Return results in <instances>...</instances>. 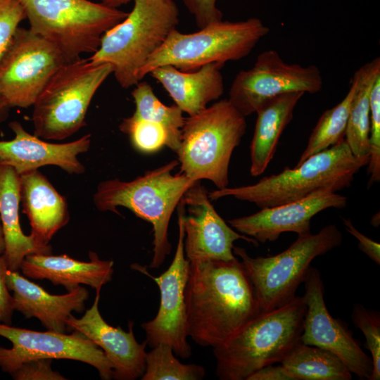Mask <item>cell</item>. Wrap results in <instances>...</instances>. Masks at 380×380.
I'll return each instance as SVG.
<instances>
[{"label":"cell","instance_id":"6da1fadb","mask_svg":"<svg viewBox=\"0 0 380 380\" xmlns=\"http://www.w3.org/2000/svg\"><path fill=\"white\" fill-rule=\"evenodd\" d=\"M186 332L201 346L215 347L260 313L241 262H189L184 290Z\"/></svg>","mask_w":380,"mask_h":380},{"label":"cell","instance_id":"7a4b0ae2","mask_svg":"<svg viewBox=\"0 0 380 380\" xmlns=\"http://www.w3.org/2000/svg\"><path fill=\"white\" fill-rule=\"evenodd\" d=\"M305 312L303 296H296L277 308L260 312L213 348L217 376L221 380H247L259 369L280 363L300 341Z\"/></svg>","mask_w":380,"mask_h":380},{"label":"cell","instance_id":"3957f363","mask_svg":"<svg viewBox=\"0 0 380 380\" xmlns=\"http://www.w3.org/2000/svg\"><path fill=\"white\" fill-rule=\"evenodd\" d=\"M369 162L357 158L345 139L303 160L293 169L286 167L278 174L265 177L257 183L238 187H225L208 193L210 200L232 196L270 208L305 198L315 192H337L349 187L355 175Z\"/></svg>","mask_w":380,"mask_h":380},{"label":"cell","instance_id":"277c9868","mask_svg":"<svg viewBox=\"0 0 380 380\" xmlns=\"http://www.w3.org/2000/svg\"><path fill=\"white\" fill-rule=\"evenodd\" d=\"M179 165L173 160L131 181L119 179L100 182L93 201L100 211L120 215L118 207L130 210L153 225V249L150 268H159L171 252L168 227L171 216L185 192L196 182L184 174H172Z\"/></svg>","mask_w":380,"mask_h":380},{"label":"cell","instance_id":"5b68a950","mask_svg":"<svg viewBox=\"0 0 380 380\" xmlns=\"http://www.w3.org/2000/svg\"><path fill=\"white\" fill-rule=\"evenodd\" d=\"M127 17L107 30L98 49L88 58L109 63L124 89L135 86L148 59L177 29L179 11L173 0H134Z\"/></svg>","mask_w":380,"mask_h":380},{"label":"cell","instance_id":"8992f818","mask_svg":"<svg viewBox=\"0 0 380 380\" xmlns=\"http://www.w3.org/2000/svg\"><path fill=\"white\" fill-rule=\"evenodd\" d=\"M246 129V117L227 99L185 118L178 156L180 173L194 181L208 179L227 187L232 153Z\"/></svg>","mask_w":380,"mask_h":380},{"label":"cell","instance_id":"52a82bcc","mask_svg":"<svg viewBox=\"0 0 380 380\" xmlns=\"http://www.w3.org/2000/svg\"><path fill=\"white\" fill-rule=\"evenodd\" d=\"M113 70L109 63L80 57L61 66L33 104L34 134L63 140L83 127L94 94Z\"/></svg>","mask_w":380,"mask_h":380},{"label":"cell","instance_id":"ba28073f","mask_svg":"<svg viewBox=\"0 0 380 380\" xmlns=\"http://www.w3.org/2000/svg\"><path fill=\"white\" fill-rule=\"evenodd\" d=\"M269 32V27L257 18L236 22L221 20L189 34L175 29L143 66L139 80L166 65L194 71L212 63L239 61L247 56Z\"/></svg>","mask_w":380,"mask_h":380},{"label":"cell","instance_id":"9c48e42d","mask_svg":"<svg viewBox=\"0 0 380 380\" xmlns=\"http://www.w3.org/2000/svg\"><path fill=\"white\" fill-rule=\"evenodd\" d=\"M342 241L341 232L331 224L317 234L298 235L288 248L275 255L253 258L238 246H234L233 253L240 258L252 284L259 312H263L292 300L312 261L338 247Z\"/></svg>","mask_w":380,"mask_h":380},{"label":"cell","instance_id":"30bf717a","mask_svg":"<svg viewBox=\"0 0 380 380\" xmlns=\"http://www.w3.org/2000/svg\"><path fill=\"white\" fill-rule=\"evenodd\" d=\"M30 30L69 60L94 53L101 37L128 13L89 0H19Z\"/></svg>","mask_w":380,"mask_h":380},{"label":"cell","instance_id":"8fae6325","mask_svg":"<svg viewBox=\"0 0 380 380\" xmlns=\"http://www.w3.org/2000/svg\"><path fill=\"white\" fill-rule=\"evenodd\" d=\"M53 44L18 27L0 58V93L11 108H28L56 70L70 61Z\"/></svg>","mask_w":380,"mask_h":380},{"label":"cell","instance_id":"7c38bea8","mask_svg":"<svg viewBox=\"0 0 380 380\" xmlns=\"http://www.w3.org/2000/svg\"><path fill=\"white\" fill-rule=\"evenodd\" d=\"M322 87L318 67L287 63L277 51L270 49L258 56L251 68L236 74L227 99L246 117L275 96L290 92L316 94Z\"/></svg>","mask_w":380,"mask_h":380},{"label":"cell","instance_id":"4fadbf2b","mask_svg":"<svg viewBox=\"0 0 380 380\" xmlns=\"http://www.w3.org/2000/svg\"><path fill=\"white\" fill-rule=\"evenodd\" d=\"M0 336L12 348L0 346V368L12 374L23 362L34 359L77 360L95 367L103 380L113 379V366L103 351L77 331L71 334L46 330L39 331L13 327L0 322Z\"/></svg>","mask_w":380,"mask_h":380},{"label":"cell","instance_id":"5bb4252c","mask_svg":"<svg viewBox=\"0 0 380 380\" xmlns=\"http://www.w3.org/2000/svg\"><path fill=\"white\" fill-rule=\"evenodd\" d=\"M303 282L306 312L300 341L332 353L360 379L370 380L372 359L363 351L348 326L329 313L319 271L310 267Z\"/></svg>","mask_w":380,"mask_h":380},{"label":"cell","instance_id":"9a60e30c","mask_svg":"<svg viewBox=\"0 0 380 380\" xmlns=\"http://www.w3.org/2000/svg\"><path fill=\"white\" fill-rule=\"evenodd\" d=\"M179 237L174 258L169 267L158 277L151 275L146 270L137 269L152 278L158 284L160 306L153 319L141 324L147 344L153 348L158 344L170 346L174 353L183 359L191 355V347L186 338L184 290L186 284L189 261L184 250V232L182 221L178 215Z\"/></svg>","mask_w":380,"mask_h":380},{"label":"cell","instance_id":"2e32d148","mask_svg":"<svg viewBox=\"0 0 380 380\" xmlns=\"http://www.w3.org/2000/svg\"><path fill=\"white\" fill-rule=\"evenodd\" d=\"M177 208L184 232V254L189 262L233 260L236 258L233 253L234 242L238 239L255 246L259 243L225 222L214 208L200 181L185 192Z\"/></svg>","mask_w":380,"mask_h":380},{"label":"cell","instance_id":"e0dca14e","mask_svg":"<svg viewBox=\"0 0 380 380\" xmlns=\"http://www.w3.org/2000/svg\"><path fill=\"white\" fill-rule=\"evenodd\" d=\"M346 204V196L321 191L295 201L261 208L254 214L229 220L228 223L239 233L265 243L276 241L284 232L310 233V222L315 215L330 208H344Z\"/></svg>","mask_w":380,"mask_h":380},{"label":"cell","instance_id":"ac0fdd59","mask_svg":"<svg viewBox=\"0 0 380 380\" xmlns=\"http://www.w3.org/2000/svg\"><path fill=\"white\" fill-rule=\"evenodd\" d=\"M101 289H96L92 305L81 318L69 317L67 329L82 334L103 351L113 366V379L134 380L141 377L146 368L147 341L137 342L133 322H129V329L125 331L103 319L99 309Z\"/></svg>","mask_w":380,"mask_h":380},{"label":"cell","instance_id":"d6986e66","mask_svg":"<svg viewBox=\"0 0 380 380\" xmlns=\"http://www.w3.org/2000/svg\"><path fill=\"white\" fill-rule=\"evenodd\" d=\"M8 126L15 137L0 141V164L12 167L19 175L49 165L68 174L84 172L85 167L77 157L89 149L90 134L71 142L53 144L30 134L18 121H12Z\"/></svg>","mask_w":380,"mask_h":380},{"label":"cell","instance_id":"ffe728a7","mask_svg":"<svg viewBox=\"0 0 380 380\" xmlns=\"http://www.w3.org/2000/svg\"><path fill=\"white\" fill-rule=\"evenodd\" d=\"M8 288L13 292L14 310L25 317H35L46 330L65 333L72 312H82L89 291L81 286L63 295H53L39 285L8 269Z\"/></svg>","mask_w":380,"mask_h":380},{"label":"cell","instance_id":"44dd1931","mask_svg":"<svg viewBox=\"0 0 380 380\" xmlns=\"http://www.w3.org/2000/svg\"><path fill=\"white\" fill-rule=\"evenodd\" d=\"M19 176L20 201L30 221V235L39 246L51 253L49 241L70 220L66 200L38 170Z\"/></svg>","mask_w":380,"mask_h":380},{"label":"cell","instance_id":"7402d4cb","mask_svg":"<svg viewBox=\"0 0 380 380\" xmlns=\"http://www.w3.org/2000/svg\"><path fill=\"white\" fill-rule=\"evenodd\" d=\"M89 261H80L65 254L33 253L23 260L20 269L27 278L48 279L54 285H61L68 291L81 284L95 289L111 281L113 261L100 259L97 253L90 251Z\"/></svg>","mask_w":380,"mask_h":380},{"label":"cell","instance_id":"603a6c76","mask_svg":"<svg viewBox=\"0 0 380 380\" xmlns=\"http://www.w3.org/2000/svg\"><path fill=\"white\" fill-rule=\"evenodd\" d=\"M224 64L212 63L194 71H182L166 65L153 70L149 75L169 94L175 104L189 116L219 99L224 85L221 70Z\"/></svg>","mask_w":380,"mask_h":380},{"label":"cell","instance_id":"cb8c5ba5","mask_svg":"<svg viewBox=\"0 0 380 380\" xmlns=\"http://www.w3.org/2000/svg\"><path fill=\"white\" fill-rule=\"evenodd\" d=\"M303 92H290L264 103L255 112L257 120L251 144L252 176L262 174L273 158L279 140L293 117Z\"/></svg>","mask_w":380,"mask_h":380},{"label":"cell","instance_id":"d4e9b609","mask_svg":"<svg viewBox=\"0 0 380 380\" xmlns=\"http://www.w3.org/2000/svg\"><path fill=\"white\" fill-rule=\"evenodd\" d=\"M20 176L11 166L0 164V220L8 269L18 271L25 258L33 253H51L39 246L32 236L25 235L20 222Z\"/></svg>","mask_w":380,"mask_h":380},{"label":"cell","instance_id":"484cf974","mask_svg":"<svg viewBox=\"0 0 380 380\" xmlns=\"http://www.w3.org/2000/svg\"><path fill=\"white\" fill-rule=\"evenodd\" d=\"M355 72L357 83L344 139L355 157L369 158V94L375 79L380 75V58L365 63Z\"/></svg>","mask_w":380,"mask_h":380},{"label":"cell","instance_id":"4316f807","mask_svg":"<svg viewBox=\"0 0 380 380\" xmlns=\"http://www.w3.org/2000/svg\"><path fill=\"white\" fill-rule=\"evenodd\" d=\"M291 380H350L352 373L332 353L300 341L280 362Z\"/></svg>","mask_w":380,"mask_h":380},{"label":"cell","instance_id":"83f0119b","mask_svg":"<svg viewBox=\"0 0 380 380\" xmlns=\"http://www.w3.org/2000/svg\"><path fill=\"white\" fill-rule=\"evenodd\" d=\"M132 96L136 108L130 117L134 120H148L163 125L169 134L168 147L176 153L185 120L182 110L175 104H163L146 82H139L132 91Z\"/></svg>","mask_w":380,"mask_h":380},{"label":"cell","instance_id":"f1b7e54d","mask_svg":"<svg viewBox=\"0 0 380 380\" xmlns=\"http://www.w3.org/2000/svg\"><path fill=\"white\" fill-rule=\"evenodd\" d=\"M357 83V75L355 72L346 96L340 103L325 110L320 116L296 165H300L310 156L324 151L344 139Z\"/></svg>","mask_w":380,"mask_h":380},{"label":"cell","instance_id":"f546056e","mask_svg":"<svg viewBox=\"0 0 380 380\" xmlns=\"http://www.w3.org/2000/svg\"><path fill=\"white\" fill-rule=\"evenodd\" d=\"M152 348L146 353L141 380H201L205 376L203 367L182 363L170 346L160 343Z\"/></svg>","mask_w":380,"mask_h":380},{"label":"cell","instance_id":"4dcf8cb0","mask_svg":"<svg viewBox=\"0 0 380 380\" xmlns=\"http://www.w3.org/2000/svg\"><path fill=\"white\" fill-rule=\"evenodd\" d=\"M119 129L129 136L132 146L140 152L153 153L165 146H169L168 132L160 123L129 116L122 120Z\"/></svg>","mask_w":380,"mask_h":380},{"label":"cell","instance_id":"1f68e13d","mask_svg":"<svg viewBox=\"0 0 380 380\" xmlns=\"http://www.w3.org/2000/svg\"><path fill=\"white\" fill-rule=\"evenodd\" d=\"M355 327L362 331L365 338V348L372 355L373 370L370 380L380 379V313L355 304L352 312Z\"/></svg>","mask_w":380,"mask_h":380},{"label":"cell","instance_id":"d6a6232c","mask_svg":"<svg viewBox=\"0 0 380 380\" xmlns=\"http://www.w3.org/2000/svg\"><path fill=\"white\" fill-rule=\"evenodd\" d=\"M369 120L368 186L380 180V75L375 79L369 94Z\"/></svg>","mask_w":380,"mask_h":380},{"label":"cell","instance_id":"836d02e7","mask_svg":"<svg viewBox=\"0 0 380 380\" xmlns=\"http://www.w3.org/2000/svg\"><path fill=\"white\" fill-rule=\"evenodd\" d=\"M26 15L19 0H0V58Z\"/></svg>","mask_w":380,"mask_h":380},{"label":"cell","instance_id":"e575fe53","mask_svg":"<svg viewBox=\"0 0 380 380\" xmlns=\"http://www.w3.org/2000/svg\"><path fill=\"white\" fill-rule=\"evenodd\" d=\"M51 359H34L23 362L11 374L15 380H65L66 378L51 368Z\"/></svg>","mask_w":380,"mask_h":380},{"label":"cell","instance_id":"d590c367","mask_svg":"<svg viewBox=\"0 0 380 380\" xmlns=\"http://www.w3.org/2000/svg\"><path fill=\"white\" fill-rule=\"evenodd\" d=\"M182 1L189 12L193 15L199 29L222 20L223 13L216 5L217 0Z\"/></svg>","mask_w":380,"mask_h":380},{"label":"cell","instance_id":"8d00e7d4","mask_svg":"<svg viewBox=\"0 0 380 380\" xmlns=\"http://www.w3.org/2000/svg\"><path fill=\"white\" fill-rule=\"evenodd\" d=\"M8 267L4 255H0V322L11 325L14 310L13 298L6 281Z\"/></svg>","mask_w":380,"mask_h":380},{"label":"cell","instance_id":"74e56055","mask_svg":"<svg viewBox=\"0 0 380 380\" xmlns=\"http://www.w3.org/2000/svg\"><path fill=\"white\" fill-rule=\"evenodd\" d=\"M342 220L347 232L357 239L358 248L375 263L380 265L379 243L359 232L350 219L342 218Z\"/></svg>","mask_w":380,"mask_h":380},{"label":"cell","instance_id":"f35d334b","mask_svg":"<svg viewBox=\"0 0 380 380\" xmlns=\"http://www.w3.org/2000/svg\"><path fill=\"white\" fill-rule=\"evenodd\" d=\"M247 380H291L285 368L281 365L265 366L253 374Z\"/></svg>","mask_w":380,"mask_h":380},{"label":"cell","instance_id":"ab89813d","mask_svg":"<svg viewBox=\"0 0 380 380\" xmlns=\"http://www.w3.org/2000/svg\"><path fill=\"white\" fill-rule=\"evenodd\" d=\"M10 106L0 93V123L8 116Z\"/></svg>","mask_w":380,"mask_h":380},{"label":"cell","instance_id":"60d3db41","mask_svg":"<svg viewBox=\"0 0 380 380\" xmlns=\"http://www.w3.org/2000/svg\"><path fill=\"white\" fill-rule=\"evenodd\" d=\"M131 1L132 0H101V3L109 7L118 8L120 6L127 4Z\"/></svg>","mask_w":380,"mask_h":380},{"label":"cell","instance_id":"b9f144b4","mask_svg":"<svg viewBox=\"0 0 380 380\" xmlns=\"http://www.w3.org/2000/svg\"><path fill=\"white\" fill-rule=\"evenodd\" d=\"M5 251V241L2 229V226L0 220V255H4Z\"/></svg>","mask_w":380,"mask_h":380}]
</instances>
